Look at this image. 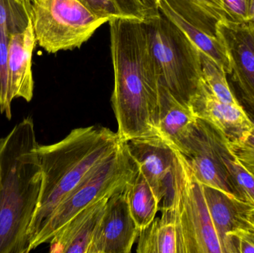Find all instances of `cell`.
Instances as JSON below:
<instances>
[{"label": "cell", "instance_id": "1", "mask_svg": "<svg viewBox=\"0 0 254 253\" xmlns=\"http://www.w3.org/2000/svg\"><path fill=\"white\" fill-rule=\"evenodd\" d=\"M109 22L117 133L125 141L158 135L159 75L143 22L124 17Z\"/></svg>", "mask_w": 254, "mask_h": 253}, {"label": "cell", "instance_id": "2", "mask_svg": "<svg viewBox=\"0 0 254 253\" xmlns=\"http://www.w3.org/2000/svg\"><path fill=\"white\" fill-rule=\"evenodd\" d=\"M38 145L31 117L0 139V253L30 252L43 182Z\"/></svg>", "mask_w": 254, "mask_h": 253}, {"label": "cell", "instance_id": "3", "mask_svg": "<svg viewBox=\"0 0 254 253\" xmlns=\"http://www.w3.org/2000/svg\"><path fill=\"white\" fill-rule=\"evenodd\" d=\"M123 141L108 128L92 126L73 129L56 144L38 145L43 182L38 206L28 230L30 245L59 203Z\"/></svg>", "mask_w": 254, "mask_h": 253}, {"label": "cell", "instance_id": "4", "mask_svg": "<svg viewBox=\"0 0 254 253\" xmlns=\"http://www.w3.org/2000/svg\"><path fill=\"white\" fill-rule=\"evenodd\" d=\"M163 203L174 212L179 253H225L215 230L203 185L195 178L185 156L174 150V164Z\"/></svg>", "mask_w": 254, "mask_h": 253}, {"label": "cell", "instance_id": "5", "mask_svg": "<svg viewBox=\"0 0 254 253\" xmlns=\"http://www.w3.org/2000/svg\"><path fill=\"white\" fill-rule=\"evenodd\" d=\"M143 22L160 84L189 105L203 77L199 49L161 12Z\"/></svg>", "mask_w": 254, "mask_h": 253}, {"label": "cell", "instance_id": "6", "mask_svg": "<svg viewBox=\"0 0 254 253\" xmlns=\"http://www.w3.org/2000/svg\"><path fill=\"white\" fill-rule=\"evenodd\" d=\"M137 172V164L126 141H123L114 153L96 165L59 203L30 245V251L50 242L65 224L91 203L125 191Z\"/></svg>", "mask_w": 254, "mask_h": 253}, {"label": "cell", "instance_id": "7", "mask_svg": "<svg viewBox=\"0 0 254 253\" xmlns=\"http://www.w3.org/2000/svg\"><path fill=\"white\" fill-rule=\"evenodd\" d=\"M31 20L37 44L50 53L80 48L109 22L77 0H34Z\"/></svg>", "mask_w": 254, "mask_h": 253}, {"label": "cell", "instance_id": "8", "mask_svg": "<svg viewBox=\"0 0 254 253\" xmlns=\"http://www.w3.org/2000/svg\"><path fill=\"white\" fill-rule=\"evenodd\" d=\"M217 37L226 51L231 65L230 86L248 114L254 111V22L221 21Z\"/></svg>", "mask_w": 254, "mask_h": 253}, {"label": "cell", "instance_id": "9", "mask_svg": "<svg viewBox=\"0 0 254 253\" xmlns=\"http://www.w3.org/2000/svg\"><path fill=\"white\" fill-rule=\"evenodd\" d=\"M225 149V138L210 124L198 118L193 130L179 152L185 156L195 178L201 184L217 189L228 197L238 200L231 190L222 161Z\"/></svg>", "mask_w": 254, "mask_h": 253}, {"label": "cell", "instance_id": "10", "mask_svg": "<svg viewBox=\"0 0 254 253\" xmlns=\"http://www.w3.org/2000/svg\"><path fill=\"white\" fill-rule=\"evenodd\" d=\"M140 230L128 209L125 192L109 199L88 253H129Z\"/></svg>", "mask_w": 254, "mask_h": 253}, {"label": "cell", "instance_id": "11", "mask_svg": "<svg viewBox=\"0 0 254 253\" xmlns=\"http://www.w3.org/2000/svg\"><path fill=\"white\" fill-rule=\"evenodd\" d=\"M189 105L197 118L210 124L225 141L242 139L254 128V121L243 106L218 99L203 77Z\"/></svg>", "mask_w": 254, "mask_h": 253}, {"label": "cell", "instance_id": "12", "mask_svg": "<svg viewBox=\"0 0 254 253\" xmlns=\"http://www.w3.org/2000/svg\"><path fill=\"white\" fill-rule=\"evenodd\" d=\"M132 158L160 203L168 192L174 164V150L159 135L126 141Z\"/></svg>", "mask_w": 254, "mask_h": 253}, {"label": "cell", "instance_id": "13", "mask_svg": "<svg viewBox=\"0 0 254 253\" xmlns=\"http://www.w3.org/2000/svg\"><path fill=\"white\" fill-rule=\"evenodd\" d=\"M37 40L32 20L25 31L12 34L8 45L9 92L12 101L22 98L30 102L34 95L31 70L33 51Z\"/></svg>", "mask_w": 254, "mask_h": 253}, {"label": "cell", "instance_id": "14", "mask_svg": "<svg viewBox=\"0 0 254 253\" xmlns=\"http://www.w3.org/2000/svg\"><path fill=\"white\" fill-rule=\"evenodd\" d=\"M109 199L91 203L65 224L49 242L50 253H88Z\"/></svg>", "mask_w": 254, "mask_h": 253}, {"label": "cell", "instance_id": "15", "mask_svg": "<svg viewBox=\"0 0 254 253\" xmlns=\"http://www.w3.org/2000/svg\"><path fill=\"white\" fill-rule=\"evenodd\" d=\"M197 120L189 105L179 102L160 84L157 131L170 147L180 151L193 130Z\"/></svg>", "mask_w": 254, "mask_h": 253}, {"label": "cell", "instance_id": "16", "mask_svg": "<svg viewBox=\"0 0 254 253\" xmlns=\"http://www.w3.org/2000/svg\"><path fill=\"white\" fill-rule=\"evenodd\" d=\"M161 217L140 231L137 253H179V235L176 217L171 206L163 203Z\"/></svg>", "mask_w": 254, "mask_h": 253}, {"label": "cell", "instance_id": "17", "mask_svg": "<svg viewBox=\"0 0 254 253\" xmlns=\"http://www.w3.org/2000/svg\"><path fill=\"white\" fill-rule=\"evenodd\" d=\"M203 190L212 223L222 242L225 253H229L228 233L241 227L240 215L249 206L237 199L228 197L217 189L203 185Z\"/></svg>", "mask_w": 254, "mask_h": 253}, {"label": "cell", "instance_id": "18", "mask_svg": "<svg viewBox=\"0 0 254 253\" xmlns=\"http://www.w3.org/2000/svg\"><path fill=\"white\" fill-rule=\"evenodd\" d=\"M178 15L206 34L217 37V25L223 21L222 0H164Z\"/></svg>", "mask_w": 254, "mask_h": 253}, {"label": "cell", "instance_id": "19", "mask_svg": "<svg viewBox=\"0 0 254 253\" xmlns=\"http://www.w3.org/2000/svg\"><path fill=\"white\" fill-rule=\"evenodd\" d=\"M130 213L140 231L148 227L159 210V201L141 172H137L125 187Z\"/></svg>", "mask_w": 254, "mask_h": 253}, {"label": "cell", "instance_id": "20", "mask_svg": "<svg viewBox=\"0 0 254 253\" xmlns=\"http://www.w3.org/2000/svg\"><path fill=\"white\" fill-rule=\"evenodd\" d=\"M159 10L176 26L179 27L185 35L197 46L202 53L210 56L219 65H222L227 74L231 72V65L226 51L218 37H213L191 25L182 16L170 8L164 0H160Z\"/></svg>", "mask_w": 254, "mask_h": 253}, {"label": "cell", "instance_id": "21", "mask_svg": "<svg viewBox=\"0 0 254 253\" xmlns=\"http://www.w3.org/2000/svg\"><path fill=\"white\" fill-rule=\"evenodd\" d=\"M222 161L235 197L248 206H254L253 175L230 154L226 147L222 153Z\"/></svg>", "mask_w": 254, "mask_h": 253}, {"label": "cell", "instance_id": "22", "mask_svg": "<svg viewBox=\"0 0 254 253\" xmlns=\"http://www.w3.org/2000/svg\"><path fill=\"white\" fill-rule=\"evenodd\" d=\"M200 52L203 78L212 92L218 99L225 103L235 106H243L231 89L225 68L201 51Z\"/></svg>", "mask_w": 254, "mask_h": 253}, {"label": "cell", "instance_id": "23", "mask_svg": "<svg viewBox=\"0 0 254 253\" xmlns=\"http://www.w3.org/2000/svg\"><path fill=\"white\" fill-rule=\"evenodd\" d=\"M31 4L22 0H0V27L10 35L25 31L31 21Z\"/></svg>", "mask_w": 254, "mask_h": 253}, {"label": "cell", "instance_id": "24", "mask_svg": "<svg viewBox=\"0 0 254 253\" xmlns=\"http://www.w3.org/2000/svg\"><path fill=\"white\" fill-rule=\"evenodd\" d=\"M10 34L0 27V111L10 120L12 100L9 92L8 45Z\"/></svg>", "mask_w": 254, "mask_h": 253}, {"label": "cell", "instance_id": "25", "mask_svg": "<svg viewBox=\"0 0 254 253\" xmlns=\"http://www.w3.org/2000/svg\"><path fill=\"white\" fill-rule=\"evenodd\" d=\"M225 144L230 154L254 177V126L244 138L234 141L225 140Z\"/></svg>", "mask_w": 254, "mask_h": 253}, {"label": "cell", "instance_id": "26", "mask_svg": "<svg viewBox=\"0 0 254 253\" xmlns=\"http://www.w3.org/2000/svg\"><path fill=\"white\" fill-rule=\"evenodd\" d=\"M251 0H222L223 22L243 24L249 22Z\"/></svg>", "mask_w": 254, "mask_h": 253}, {"label": "cell", "instance_id": "27", "mask_svg": "<svg viewBox=\"0 0 254 253\" xmlns=\"http://www.w3.org/2000/svg\"><path fill=\"white\" fill-rule=\"evenodd\" d=\"M229 253H254V233L241 227L228 235Z\"/></svg>", "mask_w": 254, "mask_h": 253}, {"label": "cell", "instance_id": "28", "mask_svg": "<svg viewBox=\"0 0 254 253\" xmlns=\"http://www.w3.org/2000/svg\"><path fill=\"white\" fill-rule=\"evenodd\" d=\"M91 12L110 21L118 18H126L118 7L114 0H77Z\"/></svg>", "mask_w": 254, "mask_h": 253}, {"label": "cell", "instance_id": "29", "mask_svg": "<svg viewBox=\"0 0 254 253\" xmlns=\"http://www.w3.org/2000/svg\"><path fill=\"white\" fill-rule=\"evenodd\" d=\"M125 17L137 20H146L147 13L140 0H114Z\"/></svg>", "mask_w": 254, "mask_h": 253}, {"label": "cell", "instance_id": "30", "mask_svg": "<svg viewBox=\"0 0 254 253\" xmlns=\"http://www.w3.org/2000/svg\"><path fill=\"white\" fill-rule=\"evenodd\" d=\"M242 226L254 233V206H248L240 215Z\"/></svg>", "mask_w": 254, "mask_h": 253}, {"label": "cell", "instance_id": "31", "mask_svg": "<svg viewBox=\"0 0 254 253\" xmlns=\"http://www.w3.org/2000/svg\"><path fill=\"white\" fill-rule=\"evenodd\" d=\"M147 13V18L153 17L160 14V0H140Z\"/></svg>", "mask_w": 254, "mask_h": 253}, {"label": "cell", "instance_id": "32", "mask_svg": "<svg viewBox=\"0 0 254 253\" xmlns=\"http://www.w3.org/2000/svg\"><path fill=\"white\" fill-rule=\"evenodd\" d=\"M249 22H254V0H251L250 6H249Z\"/></svg>", "mask_w": 254, "mask_h": 253}, {"label": "cell", "instance_id": "33", "mask_svg": "<svg viewBox=\"0 0 254 253\" xmlns=\"http://www.w3.org/2000/svg\"><path fill=\"white\" fill-rule=\"evenodd\" d=\"M22 1H27V2L32 3L34 0H22Z\"/></svg>", "mask_w": 254, "mask_h": 253}, {"label": "cell", "instance_id": "34", "mask_svg": "<svg viewBox=\"0 0 254 253\" xmlns=\"http://www.w3.org/2000/svg\"><path fill=\"white\" fill-rule=\"evenodd\" d=\"M252 114H254V111H253V112L252 113ZM254 121V120H253Z\"/></svg>", "mask_w": 254, "mask_h": 253}]
</instances>
